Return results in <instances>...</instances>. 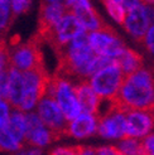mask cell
Segmentation results:
<instances>
[{
    "mask_svg": "<svg viewBox=\"0 0 154 155\" xmlns=\"http://www.w3.org/2000/svg\"><path fill=\"white\" fill-rule=\"evenodd\" d=\"M58 69L56 74L70 78L73 82L89 80L100 68L109 64L114 59L96 54L87 39V32L79 34L67 45L57 52Z\"/></svg>",
    "mask_w": 154,
    "mask_h": 155,
    "instance_id": "cell-1",
    "label": "cell"
},
{
    "mask_svg": "<svg viewBox=\"0 0 154 155\" xmlns=\"http://www.w3.org/2000/svg\"><path fill=\"white\" fill-rule=\"evenodd\" d=\"M112 101L124 110H154V74L148 68L125 76Z\"/></svg>",
    "mask_w": 154,
    "mask_h": 155,
    "instance_id": "cell-2",
    "label": "cell"
},
{
    "mask_svg": "<svg viewBox=\"0 0 154 155\" xmlns=\"http://www.w3.org/2000/svg\"><path fill=\"white\" fill-rule=\"evenodd\" d=\"M45 95H49L56 100L67 121L73 120L82 112L75 92V82L70 78L59 74L51 76Z\"/></svg>",
    "mask_w": 154,
    "mask_h": 155,
    "instance_id": "cell-3",
    "label": "cell"
},
{
    "mask_svg": "<svg viewBox=\"0 0 154 155\" xmlns=\"http://www.w3.org/2000/svg\"><path fill=\"white\" fill-rule=\"evenodd\" d=\"M125 76L115 61L104 66L89 78V83L101 100L112 101L118 96Z\"/></svg>",
    "mask_w": 154,
    "mask_h": 155,
    "instance_id": "cell-4",
    "label": "cell"
},
{
    "mask_svg": "<svg viewBox=\"0 0 154 155\" xmlns=\"http://www.w3.org/2000/svg\"><path fill=\"white\" fill-rule=\"evenodd\" d=\"M23 76V96L18 110L25 112L34 108L38 101L45 95L51 76L45 68H37L22 72Z\"/></svg>",
    "mask_w": 154,
    "mask_h": 155,
    "instance_id": "cell-5",
    "label": "cell"
},
{
    "mask_svg": "<svg viewBox=\"0 0 154 155\" xmlns=\"http://www.w3.org/2000/svg\"><path fill=\"white\" fill-rule=\"evenodd\" d=\"M41 39L37 35L25 43H14L9 51V64L19 71L44 68L43 54L41 51Z\"/></svg>",
    "mask_w": 154,
    "mask_h": 155,
    "instance_id": "cell-6",
    "label": "cell"
},
{
    "mask_svg": "<svg viewBox=\"0 0 154 155\" xmlns=\"http://www.w3.org/2000/svg\"><path fill=\"white\" fill-rule=\"evenodd\" d=\"M87 39L90 47L96 54L114 61L126 47L116 32L109 25L92 30V32H87Z\"/></svg>",
    "mask_w": 154,
    "mask_h": 155,
    "instance_id": "cell-7",
    "label": "cell"
},
{
    "mask_svg": "<svg viewBox=\"0 0 154 155\" xmlns=\"http://www.w3.org/2000/svg\"><path fill=\"white\" fill-rule=\"evenodd\" d=\"M37 115L39 116L44 126H47L55 135V139L67 136L68 121L56 102V100L49 95H44L37 104Z\"/></svg>",
    "mask_w": 154,
    "mask_h": 155,
    "instance_id": "cell-8",
    "label": "cell"
},
{
    "mask_svg": "<svg viewBox=\"0 0 154 155\" xmlns=\"http://www.w3.org/2000/svg\"><path fill=\"white\" fill-rule=\"evenodd\" d=\"M109 108L105 114L99 115L97 133L107 140H120L125 137V114L126 110L114 101H107Z\"/></svg>",
    "mask_w": 154,
    "mask_h": 155,
    "instance_id": "cell-9",
    "label": "cell"
},
{
    "mask_svg": "<svg viewBox=\"0 0 154 155\" xmlns=\"http://www.w3.org/2000/svg\"><path fill=\"white\" fill-rule=\"evenodd\" d=\"M83 32H86V30L81 25L79 19L72 13L66 12L62 19L57 23V25L53 28L49 35L45 38V42H48L57 53L65 45L70 43L73 38H76L77 35Z\"/></svg>",
    "mask_w": 154,
    "mask_h": 155,
    "instance_id": "cell-10",
    "label": "cell"
},
{
    "mask_svg": "<svg viewBox=\"0 0 154 155\" xmlns=\"http://www.w3.org/2000/svg\"><path fill=\"white\" fill-rule=\"evenodd\" d=\"M121 25L124 27V29L130 37H133L138 42H142L148 28L152 25L147 4L138 3L128 8Z\"/></svg>",
    "mask_w": 154,
    "mask_h": 155,
    "instance_id": "cell-11",
    "label": "cell"
},
{
    "mask_svg": "<svg viewBox=\"0 0 154 155\" xmlns=\"http://www.w3.org/2000/svg\"><path fill=\"white\" fill-rule=\"evenodd\" d=\"M63 4L67 12L72 13L79 19L86 32H92L106 25L91 0H65Z\"/></svg>",
    "mask_w": 154,
    "mask_h": 155,
    "instance_id": "cell-12",
    "label": "cell"
},
{
    "mask_svg": "<svg viewBox=\"0 0 154 155\" xmlns=\"http://www.w3.org/2000/svg\"><path fill=\"white\" fill-rule=\"evenodd\" d=\"M154 129V110H126L125 137L143 139Z\"/></svg>",
    "mask_w": 154,
    "mask_h": 155,
    "instance_id": "cell-13",
    "label": "cell"
},
{
    "mask_svg": "<svg viewBox=\"0 0 154 155\" xmlns=\"http://www.w3.org/2000/svg\"><path fill=\"white\" fill-rule=\"evenodd\" d=\"M55 140V135L47 126L43 125L39 116L34 112L25 114L24 144L35 146V148H43Z\"/></svg>",
    "mask_w": 154,
    "mask_h": 155,
    "instance_id": "cell-14",
    "label": "cell"
},
{
    "mask_svg": "<svg viewBox=\"0 0 154 155\" xmlns=\"http://www.w3.org/2000/svg\"><path fill=\"white\" fill-rule=\"evenodd\" d=\"M67 9L63 3H43L41 4L39 10V24H38L37 37L41 41H45V38L57 25V23L62 19Z\"/></svg>",
    "mask_w": 154,
    "mask_h": 155,
    "instance_id": "cell-15",
    "label": "cell"
},
{
    "mask_svg": "<svg viewBox=\"0 0 154 155\" xmlns=\"http://www.w3.org/2000/svg\"><path fill=\"white\" fill-rule=\"evenodd\" d=\"M99 115L81 112L77 117L68 121L67 125V136L75 139H87L96 135L97 133Z\"/></svg>",
    "mask_w": 154,
    "mask_h": 155,
    "instance_id": "cell-16",
    "label": "cell"
},
{
    "mask_svg": "<svg viewBox=\"0 0 154 155\" xmlns=\"http://www.w3.org/2000/svg\"><path fill=\"white\" fill-rule=\"evenodd\" d=\"M75 92L82 112L100 115V106H101L102 100L91 87L89 80L75 82Z\"/></svg>",
    "mask_w": 154,
    "mask_h": 155,
    "instance_id": "cell-17",
    "label": "cell"
},
{
    "mask_svg": "<svg viewBox=\"0 0 154 155\" xmlns=\"http://www.w3.org/2000/svg\"><path fill=\"white\" fill-rule=\"evenodd\" d=\"M23 96V76L22 71L9 67L8 71V82H6V98L5 101L9 102L13 107L18 110Z\"/></svg>",
    "mask_w": 154,
    "mask_h": 155,
    "instance_id": "cell-18",
    "label": "cell"
},
{
    "mask_svg": "<svg viewBox=\"0 0 154 155\" xmlns=\"http://www.w3.org/2000/svg\"><path fill=\"white\" fill-rule=\"evenodd\" d=\"M115 62L119 64L121 72L124 76H128L138 71L139 68L143 67V57L136 51L125 47L124 51L120 53V56L115 59Z\"/></svg>",
    "mask_w": 154,
    "mask_h": 155,
    "instance_id": "cell-19",
    "label": "cell"
},
{
    "mask_svg": "<svg viewBox=\"0 0 154 155\" xmlns=\"http://www.w3.org/2000/svg\"><path fill=\"white\" fill-rule=\"evenodd\" d=\"M9 133L18 143L24 145V135H25V114L20 110H15L10 114L9 120L5 126Z\"/></svg>",
    "mask_w": 154,
    "mask_h": 155,
    "instance_id": "cell-20",
    "label": "cell"
},
{
    "mask_svg": "<svg viewBox=\"0 0 154 155\" xmlns=\"http://www.w3.org/2000/svg\"><path fill=\"white\" fill-rule=\"evenodd\" d=\"M100 2L104 4L107 14H109L118 24H122L124 18H125V13H126V9L124 8V5L116 2V0H100Z\"/></svg>",
    "mask_w": 154,
    "mask_h": 155,
    "instance_id": "cell-21",
    "label": "cell"
},
{
    "mask_svg": "<svg viewBox=\"0 0 154 155\" xmlns=\"http://www.w3.org/2000/svg\"><path fill=\"white\" fill-rule=\"evenodd\" d=\"M23 144L18 143L15 139L8 133L5 127L0 126V150L5 151H18L23 149Z\"/></svg>",
    "mask_w": 154,
    "mask_h": 155,
    "instance_id": "cell-22",
    "label": "cell"
},
{
    "mask_svg": "<svg viewBox=\"0 0 154 155\" xmlns=\"http://www.w3.org/2000/svg\"><path fill=\"white\" fill-rule=\"evenodd\" d=\"M10 3L9 0H0V33L9 27L10 24Z\"/></svg>",
    "mask_w": 154,
    "mask_h": 155,
    "instance_id": "cell-23",
    "label": "cell"
},
{
    "mask_svg": "<svg viewBox=\"0 0 154 155\" xmlns=\"http://www.w3.org/2000/svg\"><path fill=\"white\" fill-rule=\"evenodd\" d=\"M30 0H12L10 2V10L14 15L23 14L29 10L30 8Z\"/></svg>",
    "mask_w": 154,
    "mask_h": 155,
    "instance_id": "cell-24",
    "label": "cell"
},
{
    "mask_svg": "<svg viewBox=\"0 0 154 155\" xmlns=\"http://www.w3.org/2000/svg\"><path fill=\"white\" fill-rule=\"evenodd\" d=\"M82 145L76 146H58V148L53 149L48 155H79L81 151Z\"/></svg>",
    "mask_w": 154,
    "mask_h": 155,
    "instance_id": "cell-25",
    "label": "cell"
},
{
    "mask_svg": "<svg viewBox=\"0 0 154 155\" xmlns=\"http://www.w3.org/2000/svg\"><path fill=\"white\" fill-rule=\"evenodd\" d=\"M9 67V48L4 41H0V72Z\"/></svg>",
    "mask_w": 154,
    "mask_h": 155,
    "instance_id": "cell-26",
    "label": "cell"
},
{
    "mask_svg": "<svg viewBox=\"0 0 154 155\" xmlns=\"http://www.w3.org/2000/svg\"><path fill=\"white\" fill-rule=\"evenodd\" d=\"M145 45V48H147L153 56H154V23L148 28L147 33H145L143 41H142Z\"/></svg>",
    "mask_w": 154,
    "mask_h": 155,
    "instance_id": "cell-27",
    "label": "cell"
},
{
    "mask_svg": "<svg viewBox=\"0 0 154 155\" xmlns=\"http://www.w3.org/2000/svg\"><path fill=\"white\" fill-rule=\"evenodd\" d=\"M10 111H9V105L6 104L5 100L0 98V126L5 127L8 120H9Z\"/></svg>",
    "mask_w": 154,
    "mask_h": 155,
    "instance_id": "cell-28",
    "label": "cell"
},
{
    "mask_svg": "<svg viewBox=\"0 0 154 155\" xmlns=\"http://www.w3.org/2000/svg\"><path fill=\"white\" fill-rule=\"evenodd\" d=\"M99 155H124L118 146H101V148H97Z\"/></svg>",
    "mask_w": 154,
    "mask_h": 155,
    "instance_id": "cell-29",
    "label": "cell"
},
{
    "mask_svg": "<svg viewBox=\"0 0 154 155\" xmlns=\"http://www.w3.org/2000/svg\"><path fill=\"white\" fill-rule=\"evenodd\" d=\"M17 155H42V150L39 148H35V146H32L29 149H24V150H19V153Z\"/></svg>",
    "mask_w": 154,
    "mask_h": 155,
    "instance_id": "cell-30",
    "label": "cell"
},
{
    "mask_svg": "<svg viewBox=\"0 0 154 155\" xmlns=\"http://www.w3.org/2000/svg\"><path fill=\"white\" fill-rule=\"evenodd\" d=\"M120 3L124 5L125 9H128V8L133 6V5L138 4V3H142V0H120Z\"/></svg>",
    "mask_w": 154,
    "mask_h": 155,
    "instance_id": "cell-31",
    "label": "cell"
},
{
    "mask_svg": "<svg viewBox=\"0 0 154 155\" xmlns=\"http://www.w3.org/2000/svg\"><path fill=\"white\" fill-rule=\"evenodd\" d=\"M148 153H149V155H154V148H153L150 151H148Z\"/></svg>",
    "mask_w": 154,
    "mask_h": 155,
    "instance_id": "cell-32",
    "label": "cell"
}]
</instances>
